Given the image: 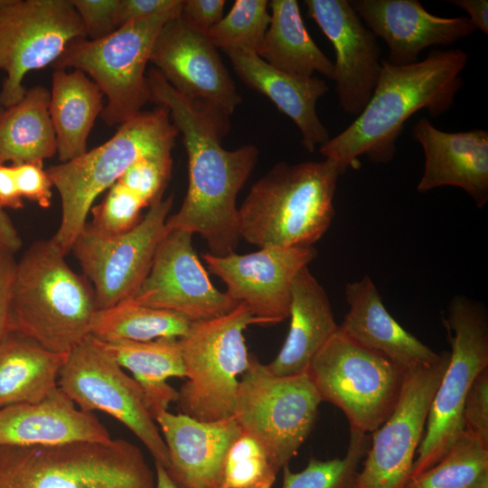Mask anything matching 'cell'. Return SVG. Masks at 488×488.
Listing matches in <instances>:
<instances>
[{
  "mask_svg": "<svg viewBox=\"0 0 488 488\" xmlns=\"http://www.w3.org/2000/svg\"><path fill=\"white\" fill-rule=\"evenodd\" d=\"M146 204L119 182L108 190L103 201L90 209L89 225L105 235H118L133 229L140 221Z\"/></svg>",
  "mask_w": 488,
  "mask_h": 488,
  "instance_id": "cell-36",
  "label": "cell"
},
{
  "mask_svg": "<svg viewBox=\"0 0 488 488\" xmlns=\"http://www.w3.org/2000/svg\"><path fill=\"white\" fill-rule=\"evenodd\" d=\"M155 422L168 451L166 472L177 488H223L226 455L241 432L233 417L201 421L165 410Z\"/></svg>",
  "mask_w": 488,
  "mask_h": 488,
  "instance_id": "cell-21",
  "label": "cell"
},
{
  "mask_svg": "<svg viewBox=\"0 0 488 488\" xmlns=\"http://www.w3.org/2000/svg\"><path fill=\"white\" fill-rule=\"evenodd\" d=\"M155 488H177V486L172 481L166 470L162 465L158 463H155Z\"/></svg>",
  "mask_w": 488,
  "mask_h": 488,
  "instance_id": "cell-49",
  "label": "cell"
},
{
  "mask_svg": "<svg viewBox=\"0 0 488 488\" xmlns=\"http://www.w3.org/2000/svg\"><path fill=\"white\" fill-rule=\"evenodd\" d=\"M448 3L465 11L475 30L488 34V1L487 0H449Z\"/></svg>",
  "mask_w": 488,
  "mask_h": 488,
  "instance_id": "cell-48",
  "label": "cell"
},
{
  "mask_svg": "<svg viewBox=\"0 0 488 488\" xmlns=\"http://www.w3.org/2000/svg\"><path fill=\"white\" fill-rule=\"evenodd\" d=\"M146 77L151 101L169 110L188 157L186 195L168 217L166 230L200 234L210 254L230 255L241 239L237 196L257 164L258 149L252 145L225 149L221 140L230 129L229 116L187 99L155 69Z\"/></svg>",
  "mask_w": 488,
  "mask_h": 488,
  "instance_id": "cell-1",
  "label": "cell"
},
{
  "mask_svg": "<svg viewBox=\"0 0 488 488\" xmlns=\"http://www.w3.org/2000/svg\"><path fill=\"white\" fill-rule=\"evenodd\" d=\"M22 239L5 210L0 208V255H13L21 249Z\"/></svg>",
  "mask_w": 488,
  "mask_h": 488,
  "instance_id": "cell-47",
  "label": "cell"
},
{
  "mask_svg": "<svg viewBox=\"0 0 488 488\" xmlns=\"http://www.w3.org/2000/svg\"><path fill=\"white\" fill-rule=\"evenodd\" d=\"M406 371L386 356L352 341L338 328L305 372L321 400L344 413L350 429L368 434L391 414Z\"/></svg>",
  "mask_w": 488,
  "mask_h": 488,
  "instance_id": "cell-9",
  "label": "cell"
},
{
  "mask_svg": "<svg viewBox=\"0 0 488 488\" xmlns=\"http://www.w3.org/2000/svg\"><path fill=\"white\" fill-rule=\"evenodd\" d=\"M178 93L199 105L230 116L241 96L205 33L186 24L180 14L160 29L150 61Z\"/></svg>",
  "mask_w": 488,
  "mask_h": 488,
  "instance_id": "cell-18",
  "label": "cell"
},
{
  "mask_svg": "<svg viewBox=\"0 0 488 488\" xmlns=\"http://www.w3.org/2000/svg\"><path fill=\"white\" fill-rule=\"evenodd\" d=\"M258 324L244 303L212 319L192 322L178 338L186 381L175 403L180 413L201 421L233 415L239 378L249 363L244 330Z\"/></svg>",
  "mask_w": 488,
  "mask_h": 488,
  "instance_id": "cell-8",
  "label": "cell"
},
{
  "mask_svg": "<svg viewBox=\"0 0 488 488\" xmlns=\"http://www.w3.org/2000/svg\"><path fill=\"white\" fill-rule=\"evenodd\" d=\"M223 52L239 78L268 98L296 125L305 149L313 153L330 139L329 132L316 112L318 99L329 90L324 80L286 73L253 52L236 49Z\"/></svg>",
  "mask_w": 488,
  "mask_h": 488,
  "instance_id": "cell-25",
  "label": "cell"
},
{
  "mask_svg": "<svg viewBox=\"0 0 488 488\" xmlns=\"http://www.w3.org/2000/svg\"><path fill=\"white\" fill-rule=\"evenodd\" d=\"M467 61L460 48L433 50L424 60L408 65H392L382 59L369 102L352 124L319 147L320 153L341 174L355 168L360 156L376 164L389 163L412 115L425 109L436 117L454 107Z\"/></svg>",
  "mask_w": 488,
  "mask_h": 488,
  "instance_id": "cell-2",
  "label": "cell"
},
{
  "mask_svg": "<svg viewBox=\"0 0 488 488\" xmlns=\"http://www.w3.org/2000/svg\"><path fill=\"white\" fill-rule=\"evenodd\" d=\"M270 23L258 56L277 70L311 77L314 72L333 80L334 65L306 30L296 0H272Z\"/></svg>",
  "mask_w": 488,
  "mask_h": 488,
  "instance_id": "cell-31",
  "label": "cell"
},
{
  "mask_svg": "<svg viewBox=\"0 0 488 488\" xmlns=\"http://www.w3.org/2000/svg\"><path fill=\"white\" fill-rule=\"evenodd\" d=\"M321 402L306 372L277 376L250 355L239 378L232 417L282 469L311 434Z\"/></svg>",
  "mask_w": 488,
  "mask_h": 488,
  "instance_id": "cell-11",
  "label": "cell"
},
{
  "mask_svg": "<svg viewBox=\"0 0 488 488\" xmlns=\"http://www.w3.org/2000/svg\"><path fill=\"white\" fill-rule=\"evenodd\" d=\"M110 439L97 417L77 408L59 387L40 401L0 408V445L54 446Z\"/></svg>",
  "mask_w": 488,
  "mask_h": 488,
  "instance_id": "cell-23",
  "label": "cell"
},
{
  "mask_svg": "<svg viewBox=\"0 0 488 488\" xmlns=\"http://www.w3.org/2000/svg\"><path fill=\"white\" fill-rule=\"evenodd\" d=\"M174 196L160 197L130 230L105 235L86 223L71 250L93 286L98 309L127 300L147 276L156 249L166 233Z\"/></svg>",
  "mask_w": 488,
  "mask_h": 488,
  "instance_id": "cell-14",
  "label": "cell"
},
{
  "mask_svg": "<svg viewBox=\"0 0 488 488\" xmlns=\"http://www.w3.org/2000/svg\"><path fill=\"white\" fill-rule=\"evenodd\" d=\"M85 30L87 38L98 40L116 29L119 0H70Z\"/></svg>",
  "mask_w": 488,
  "mask_h": 488,
  "instance_id": "cell-40",
  "label": "cell"
},
{
  "mask_svg": "<svg viewBox=\"0 0 488 488\" xmlns=\"http://www.w3.org/2000/svg\"><path fill=\"white\" fill-rule=\"evenodd\" d=\"M67 355L18 333L7 335L0 342V408L47 397L58 387Z\"/></svg>",
  "mask_w": 488,
  "mask_h": 488,
  "instance_id": "cell-28",
  "label": "cell"
},
{
  "mask_svg": "<svg viewBox=\"0 0 488 488\" xmlns=\"http://www.w3.org/2000/svg\"><path fill=\"white\" fill-rule=\"evenodd\" d=\"M347 459L319 460L311 457L306 467L294 473L288 465L283 469L282 488H335L345 472Z\"/></svg>",
  "mask_w": 488,
  "mask_h": 488,
  "instance_id": "cell-38",
  "label": "cell"
},
{
  "mask_svg": "<svg viewBox=\"0 0 488 488\" xmlns=\"http://www.w3.org/2000/svg\"><path fill=\"white\" fill-rule=\"evenodd\" d=\"M15 264L13 255H0V342L14 333L11 301Z\"/></svg>",
  "mask_w": 488,
  "mask_h": 488,
  "instance_id": "cell-43",
  "label": "cell"
},
{
  "mask_svg": "<svg viewBox=\"0 0 488 488\" xmlns=\"http://www.w3.org/2000/svg\"><path fill=\"white\" fill-rule=\"evenodd\" d=\"M341 172L330 160L279 162L239 207L241 239L262 248L312 247L329 229Z\"/></svg>",
  "mask_w": 488,
  "mask_h": 488,
  "instance_id": "cell-4",
  "label": "cell"
},
{
  "mask_svg": "<svg viewBox=\"0 0 488 488\" xmlns=\"http://www.w3.org/2000/svg\"><path fill=\"white\" fill-rule=\"evenodd\" d=\"M192 236L184 230H166L147 276L129 300L181 314L191 322L222 316L238 305L211 284Z\"/></svg>",
  "mask_w": 488,
  "mask_h": 488,
  "instance_id": "cell-16",
  "label": "cell"
},
{
  "mask_svg": "<svg viewBox=\"0 0 488 488\" xmlns=\"http://www.w3.org/2000/svg\"><path fill=\"white\" fill-rule=\"evenodd\" d=\"M289 317L286 341L277 356L267 364L269 371L277 376L305 373L339 328L328 296L308 267L294 279Z\"/></svg>",
  "mask_w": 488,
  "mask_h": 488,
  "instance_id": "cell-26",
  "label": "cell"
},
{
  "mask_svg": "<svg viewBox=\"0 0 488 488\" xmlns=\"http://www.w3.org/2000/svg\"><path fill=\"white\" fill-rule=\"evenodd\" d=\"M224 0H183L180 17L190 27L205 33L223 17Z\"/></svg>",
  "mask_w": 488,
  "mask_h": 488,
  "instance_id": "cell-42",
  "label": "cell"
},
{
  "mask_svg": "<svg viewBox=\"0 0 488 488\" xmlns=\"http://www.w3.org/2000/svg\"><path fill=\"white\" fill-rule=\"evenodd\" d=\"M344 294L349 310L339 330L359 345L405 370L437 363L445 355L446 352H436L392 317L369 276L348 283Z\"/></svg>",
  "mask_w": 488,
  "mask_h": 488,
  "instance_id": "cell-24",
  "label": "cell"
},
{
  "mask_svg": "<svg viewBox=\"0 0 488 488\" xmlns=\"http://www.w3.org/2000/svg\"><path fill=\"white\" fill-rule=\"evenodd\" d=\"M308 15L335 50L334 79L339 106L357 117L369 102L381 68L377 37L347 0H305Z\"/></svg>",
  "mask_w": 488,
  "mask_h": 488,
  "instance_id": "cell-19",
  "label": "cell"
},
{
  "mask_svg": "<svg viewBox=\"0 0 488 488\" xmlns=\"http://www.w3.org/2000/svg\"><path fill=\"white\" fill-rule=\"evenodd\" d=\"M464 431L488 446V367L474 380L463 408Z\"/></svg>",
  "mask_w": 488,
  "mask_h": 488,
  "instance_id": "cell-39",
  "label": "cell"
},
{
  "mask_svg": "<svg viewBox=\"0 0 488 488\" xmlns=\"http://www.w3.org/2000/svg\"><path fill=\"white\" fill-rule=\"evenodd\" d=\"M178 134L169 110L159 106L120 125L102 145L47 169L61 204L60 225L52 239L64 255L85 227L97 197L138 159L172 153Z\"/></svg>",
  "mask_w": 488,
  "mask_h": 488,
  "instance_id": "cell-5",
  "label": "cell"
},
{
  "mask_svg": "<svg viewBox=\"0 0 488 488\" xmlns=\"http://www.w3.org/2000/svg\"><path fill=\"white\" fill-rule=\"evenodd\" d=\"M172 153L142 157L131 164L117 182L138 196L146 206L163 197L171 177Z\"/></svg>",
  "mask_w": 488,
  "mask_h": 488,
  "instance_id": "cell-37",
  "label": "cell"
},
{
  "mask_svg": "<svg viewBox=\"0 0 488 488\" xmlns=\"http://www.w3.org/2000/svg\"><path fill=\"white\" fill-rule=\"evenodd\" d=\"M15 184L22 198L33 202L43 209L50 207L52 182L42 163L12 165Z\"/></svg>",
  "mask_w": 488,
  "mask_h": 488,
  "instance_id": "cell-41",
  "label": "cell"
},
{
  "mask_svg": "<svg viewBox=\"0 0 488 488\" xmlns=\"http://www.w3.org/2000/svg\"><path fill=\"white\" fill-rule=\"evenodd\" d=\"M350 4L373 34L386 42V61L392 65L415 63L424 49L452 44L475 31L468 17L436 16L418 0H351Z\"/></svg>",
  "mask_w": 488,
  "mask_h": 488,
  "instance_id": "cell-20",
  "label": "cell"
},
{
  "mask_svg": "<svg viewBox=\"0 0 488 488\" xmlns=\"http://www.w3.org/2000/svg\"><path fill=\"white\" fill-rule=\"evenodd\" d=\"M58 387L87 412H105L127 427L147 448L155 463L169 467L166 445L134 378L89 335L70 351L60 371Z\"/></svg>",
  "mask_w": 488,
  "mask_h": 488,
  "instance_id": "cell-13",
  "label": "cell"
},
{
  "mask_svg": "<svg viewBox=\"0 0 488 488\" xmlns=\"http://www.w3.org/2000/svg\"><path fill=\"white\" fill-rule=\"evenodd\" d=\"M49 105L50 91L35 86L16 103L0 106V164H43L57 153Z\"/></svg>",
  "mask_w": 488,
  "mask_h": 488,
  "instance_id": "cell-29",
  "label": "cell"
},
{
  "mask_svg": "<svg viewBox=\"0 0 488 488\" xmlns=\"http://www.w3.org/2000/svg\"><path fill=\"white\" fill-rule=\"evenodd\" d=\"M87 38L70 0H0V106L22 99L26 75L52 65L73 42Z\"/></svg>",
  "mask_w": 488,
  "mask_h": 488,
  "instance_id": "cell-12",
  "label": "cell"
},
{
  "mask_svg": "<svg viewBox=\"0 0 488 488\" xmlns=\"http://www.w3.org/2000/svg\"><path fill=\"white\" fill-rule=\"evenodd\" d=\"M488 475V446L464 431L431 468L408 480L403 488H473Z\"/></svg>",
  "mask_w": 488,
  "mask_h": 488,
  "instance_id": "cell-33",
  "label": "cell"
},
{
  "mask_svg": "<svg viewBox=\"0 0 488 488\" xmlns=\"http://www.w3.org/2000/svg\"><path fill=\"white\" fill-rule=\"evenodd\" d=\"M183 3L103 38L75 41L52 66L79 70L90 78L106 98L101 118L108 126H120L151 101L145 69L152 48L163 25L181 14Z\"/></svg>",
  "mask_w": 488,
  "mask_h": 488,
  "instance_id": "cell-7",
  "label": "cell"
},
{
  "mask_svg": "<svg viewBox=\"0 0 488 488\" xmlns=\"http://www.w3.org/2000/svg\"><path fill=\"white\" fill-rule=\"evenodd\" d=\"M443 324L451 345L449 361L433 398L408 479L436 465L460 437L466 394L475 377L488 367V319L481 304L454 296Z\"/></svg>",
  "mask_w": 488,
  "mask_h": 488,
  "instance_id": "cell-10",
  "label": "cell"
},
{
  "mask_svg": "<svg viewBox=\"0 0 488 488\" xmlns=\"http://www.w3.org/2000/svg\"><path fill=\"white\" fill-rule=\"evenodd\" d=\"M192 323L181 314L127 299L108 308L98 309L90 335L103 343L181 338L188 333Z\"/></svg>",
  "mask_w": 488,
  "mask_h": 488,
  "instance_id": "cell-32",
  "label": "cell"
},
{
  "mask_svg": "<svg viewBox=\"0 0 488 488\" xmlns=\"http://www.w3.org/2000/svg\"><path fill=\"white\" fill-rule=\"evenodd\" d=\"M101 343L114 361L133 374L155 420L160 412L167 410L171 402L176 401L178 390L166 380L185 378L178 338Z\"/></svg>",
  "mask_w": 488,
  "mask_h": 488,
  "instance_id": "cell-30",
  "label": "cell"
},
{
  "mask_svg": "<svg viewBox=\"0 0 488 488\" xmlns=\"http://www.w3.org/2000/svg\"><path fill=\"white\" fill-rule=\"evenodd\" d=\"M280 469L265 447L241 430L226 455L223 488H271Z\"/></svg>",
  "mask_w": 488,
  "mask_h": 488,
  "instance_id": "cell-35",
  "label": "cell"
},
{
  "mask_svg": "<svg viewBox=\"0 0 488 488\" xmlns=\"http://www.w3.org/2000/svg\"><path fill=\"white\" fill-rule=\"evenodd\" d=\"M50 239L33 242L15 264L13 331L42 347L68 354L90 335L98 310L93 288Z\"/></svg>",
  "mask_w": 488,
  "mask_h": 488,
  "instance_id": "cell-3",
  "label": "cell"
},
{
  "mask_svg": "<svg viewBox=\"0 0 488 488\" xmlns=\"http://www.w3.org/2000/svg\"><path fill=\"white\" fill-rule=\"evenodd\" d=\"M367 434L351 429L350 444L346 455L347 465L345 472L340 483L335 488H352L355 476L358 473L357 467L365 451H368Z\"/></svg>",
  "mask_w": 488,
  "mask_h": 488,
  "instance_id": "cell-45",
  "label": "cell"
},
{
  "mask_svg": "<svg viewBox=\"0 0 488 488\" xmlns=\"http://www.w3.org/2000/svg\"><path fill=\"white\" fill-rule=\"evenodd\" d=\"M312 247H270L249 254L202 255L208 269L226 285V293L244 303L261 325L289 317L292 285L298 272L315 258Z\"/></svg>",
  "mask_w": 488,
  "mask_h": 488,
  "instance_id": "cell-17",
  "label": "cell"
},
{
  "mask_svg": "<svg viewBox=\"0 0 488 488\" xmlns=\"http://www.w3.org/2000/svg\"><path fill=\"white\" fill-rule=\"evenodd\" d=\"M181 0H119L117 11V28L141 19L165 12Z\"/></svg>",
  "mask_w": 488,
  "mask_h": 488,
  "instance_id": "cell-44",
  "label": "cell"
},
{
  "mask_svg": "<svg viewBox=\"0 0 488 488\" xmlns=\"http://www.w3.org/2000/svg\"><path fill=\"white\" fill-rule=\"evenodd\" d=\"M103 100L99 88L82 71L54 70L49 110L61 163L88 151V138L103 110Z\"/></svg>",
  "mask_w": 488,
  "mask_h": 488,
  "instance_id": "cell-27",
  "label": "cell"
},
{
  "mask_svg": "<svg viewBox=\"0 0 488 488\" xmlns=\"http://www.w3.org/2000/svg\"><path fill=\"white\" fill-rule=\"evenodd\" d=\"M267 0H236L230 11L206 32L217 49L260 51L270 23Z\"/></svg>",
  "mask_w": 488,
  "mask_h": 488,
  "instance_id": "cell-34",
  "label": "cell"
},
{
  "mask_svg": "<svg viewBox=\"0 0 488 488\" xmlns=\"http://www.w3.org/2000/svg\"><path fill=\"white\" fill-rule=\"evenodd\" d=\"M23 206V198L18 192L12 165L0 164V208L18 210Z\"/></svg>",
  "mask_w": 488,
  "mask_h": 488,
  "instance_id": "cell-46",
  "label": "cell"
},
{
  "mask_svg": "<svg viewBox=\"0 0 488 488\" xmlns=\"http://www.w3.org/2000/svg\"><path fill=\"white\" fill-rule=\"evenodd\" d=\"M473 488H488V475L483 477Z\"/></svg>",
  "mask_w": 488,
  "mask_h": 488,
  "instance_id": "cell-50",
  "label": "cell"
},
{
  "mask_svg": "<svg viewBox=\"0 0 488 488\" xmlns=\"http://www.w3.org/2000/svg\"><path fill=\"white\" fill-rule=\"evenodd\" d=\"M412 137L421 145L424 172L417 189L427 192L442 186L464 190L483 208L488 201V132L472 129L446 132L422 117L412 128Z\"/></svg>",
  "mask_w": 488,
  "mask_h": 488,
  "instance_id": "cell-22",
  "label": "cell"
},
{
  "mask_svg": "<svg viewBox=\"0 0 488 488\" xmlns=\"http://www.w3.org/2000/svg\"><path fill=\"white\" fill-rule=\"evenodd\" d=\"M142 451L124 439L0 445V488H155Z\"/></svg>",
  "mask_w": 488,
  "mask_h": 488,
  "instance_id": "cell-6",
  "label": "cell"
},
{
  "mask_svg": "<svg viewBox=\"0 0 488 488\" xmlns=\"http://www.w3.org/2000/svg\"><path fill=\"white\" fill-rule=\"evenodd\" d=\"M449 361L406 371L399 398L389 418L372 432L371 446L352 488H403L421 443L430 406Z\"/></svg>",
  "mask_w": 488,
  "mask_h": 488,
  "instance_id": "cell-15",
  "label": "cell"
}]
</instances>
